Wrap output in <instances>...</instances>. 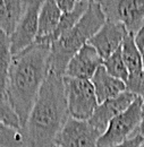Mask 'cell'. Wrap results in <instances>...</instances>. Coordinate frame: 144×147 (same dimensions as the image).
Returning a JSON list of instances; mask_svg holds the SVG:
<instances>
[{
	"label": "cell",
	"mask_w": 144,
	"mask_h": 147,
	"mask_svg": "<svg viewBox=\"0 0 144 147\" xmlns=\"http://www.w3.org/2000/svg\"><path fill=\"white\" fill-rule=\"evenodd\" d=\"M50 48L51 43L36 40L32 45L12 58L6 97L17 114L20 130L49 73Z\"/></svg>",
	"instance_id": "1"
},
{
	"label": "cell",
	"mask_w": 144,
	"mask_h": 147,
	"mask_svg": "<svg viewBox=\"0 0 144 147\" xmlns=\"http://www.w3.org/2000/svg\"><path fill=\"white\" fill-rule=\"evenodd\" d=\"M64 76L49 70L22 128L23 147H54V140L69 118Z\"/></svg>",
	"instance_id": "2"
},
{
	"label": "cell",
	"mask_w": 144,
	"mask_h": 147,
	"mask_svg": "<svg viewBox=\"0 0 144 147\" xmlns=\"http://www.w3.org/2000/svg\"><path fill=\"white\" fill-rule=\"evenodd\" d=\"M106 16L99 1H90L79 22L67 33L51 43L49 70L64 76L66 68L76 55L106 23Z\"/></svg>",
	"instance_id": "3"
},
{
	"label": "cell",
	"mask_w": 144,
	"mask_h": 147,
	"mask_svg": "<svg viewBox=\"0 0 144 147\" xmlns=\"http://www.w3.org/2000/svg\"><path fill=\"white\" fill-rule=\"evenodd\" d=\"M143 118V100L136 97L126 110L110 121L107 130L98 140V147L117 146L136 136Z\"/></svg>",
	"instance_id": "4"
},
{
	"label": "cell",
	"mask_w": 144,
	"mask_h": 147,
	"mask_svg": "<svg viewBox=\"0 0 144 147\" xmlns=\"http://www.w3.org/2000/svg\"><path fill=\"white\" fill-rule=\"evenodd\" d=\"M64 87L69 117L89 121L98 107V100L91 80L64 76Z\"/></svg>",
	"instance_id": "5"
},
{
	"label": "cell",
	"mask_w": 144,
	"mask_h": 147,
	"mask_svg": "<svg viewBox=\"0 0 144 147\" xmlns=\"http://www.w3.org/2000/svg\"><path fill=\"white\" fill-rule=\"evenodd\" d=\"M109 22L122 24L128 33L135 35L144 25V0L99 1Z\"/></svg>",
	"instance_id": "6"
},
{
	"label": "cell",
	"mask_w": 144,
	"mask_h": 147,
	"mask_svg": "<svg viewBox=\"0 0 144 147\" xmlns=\"http://www.w3.org/2000/svg\"><path fill=\"white\" fill-rule=\"evenodd\" d=\"M43 1L27 0L26 9L18 23L16 30L9 36L12 55H16L32 45L37 36L39 27V13Z\"/></svg>",
	"instance_id": "7"
},
{
	"label": "cell",
	"mask_w": 144,
	"mask_h": 147,
	"mask_svg": "<svg viewBox=\"0 0 144 147\" xmlns=\"http://www.w3.org/2000/svg\"><path fill=\"white\" fill-rule=\"evenodd\" d=\"M101 134L89 121L68 118L58 134L54 147H98Z\"/></svg>",
	"instance_id": "8"
},
{
	"label": "cell",
	"mask_w": 144,
	"mask_h": 147,
	"mask_svg": "<svg viewBox=\"0 0 144 147\" xmlns=\"http://www.w3.org/2000/svg\"><path fill=\"white\" fill-rule=\"evenodd\" d=\"M136 96L129 92L122 93L119 96L108 100L103 103L98 104L95 110L93 112L91 119L89 120L92 127L96 129L101 135L108 128L110 121L126 110L127 108L135 101Z\"/></svg>",
	"instance_id": "9"
},
{
	"label": "cell",
	"mask_w": 144,
	"mask_h": 147,
	"mask_svg": "<svg viewBox=\"0 0 144 147\" xmlns=\"http://www.w3.org/2000/svg\"><path fill=\"white\" fill-rule=\"evenodd\" d=\"M127 33L126 28L122 24L106 20L99 32L95 33L89 41V44L96 50L103 60H106L118 49H120L123 40Z\"/></svg>",
	"instance_id": "10"
},
{
	"label": "cell",
	"mask_w": 144,
	"mask_h": 147,
	"mask_svg": "<svg viewBox=\"0 0 144 147\" xmlns=\"http://www.w3.org/2000/svg\"><path fill=\"white\" fill-rule=\"evenodd\" d=\"M102 65L103 59L99 55L96 50L88 43L72 58L64 76L91 80L95 71Z\"/></svg>",
	"instance_id": "11"
},
{
	"label": "cell",
	"mask_w": 144,
	"mask_h": 147,
	"mask_svg": "<svg viewBox=\"0 0 144 147\" xmlns=\"http://www.w3.org/2000/svg\"><path fill=\"white\" fill-rule=\"evenodd\" d=\"M94 87L98 103H103L108 100L119 96L122 93L126 92V84L112 76H110L103 66H101L91 79Z\"/></svg>",
	"instance_id": "12"
},
{
	"label": "cell",
	"mask_w": 144,
	"mask_h": 147,
	"mask_svg": "<svg viewBox=\"0 0 144 147\" xmlns=\"http://www.w3.org/2000/svg\"><path fill=\"white\" fill-rule=\"evenodd\" d=\"M60 17L61 13L57 6L56 0L43 1L39 13V27L36 40L51 43V36L59 24Z\"/></svg>",
	"instance_id": "13"
},
{
	"label": "cell",
	"mask_w": 144,
	"mask_h": 147,
	"mask_svg": "<svg viewBox=\"0 0 144 147\" xmlns=\"http://www.w3.org/2000/svg\"><path fill=\"white\" fill-rule=\"evenodd\" d=\"M26 9L24 0H0V30L10 36Z\"/></svg>",
	"instance_id": "14"
},
{
	"label": "cell",
	"mask_w": 144,
	"mask_h": 147,
	"mask_svg": "<svg viewBox=\"0 0 144 147\" xmlns=\"http://www.w3.org/2000/svg\"><path fill=\"white\" fill-rule=\"evenodd\" d=\"M120 50H122V55H123L124 62L126 65L129 74L143 70V60H142V57L137 50L133 34L127 33L126 36L123 40Z\"/></svg>",
	"instance_id": "15"
},
{
	"label": "cell",
	"mask_w": 144,
	"mask_h": 147,
	"mask_svg": "<svg viewBox=\"0 0 144 147\" xmlns=\"http://www.w3.org/2000/svg\"><path fill=\"white\" fill-rule=\"evenodd\" d=\"M89 2L90 1H77L75 8L72 11L66 13V14H61L59 24H58L54 33L51 36V43L54 40H57L58 37H60L65 33H67L69 30H72L73 27L79 22V19L82 18V16L84 15V13L86 11V9L89 7Z\"/></svg>",
	"instance_id": "16"
},
{
	"label": "cell",
	"mask_w": 144,
	"mask_h": 147,
	"mask_svg": "<svg viewBox=\"0 0 144 147\" xmlns=\"http://www.w3.org/2000/svg\"><path fill=\"white\" fill-rule=\"evenodd\" d=\"M10 38L0 30V97H6L8 74L12 63Z\"/></svg>",
	"instance_id": "17"
},
{
	"label": "cell",
	"mask_w": 144,
	"mask_h": 147,
	"mask_svg": "<svg viewBox=\"0 0 144 147\" xmlns=\"http://www.w3.org/2000/svg\"><path fill=\"white\" fill-rule=\"evenodd\" d=\"M102 66L105 67V69L107 70V73L110 76L126 83V80L128 79V76H129V71H128L126 65L124 62L120 49H118L115 53H112L109 58L103 60Z\"/></svg>",
	"instance_id": "18"
},
{
	"label": "cell",
	"mask_w": 144,
	"mask_h": 147,
	"mask_svg": "<svg viewBox=\"0 0 144 147\" xmlns=\"http://www.w3.org/2000/svg\"><path fill=\"white\" fill-rule=\"evenodd\" d=\"M0 147H23L20 130L0 122Z\"/></svg>",
	"instance_id": "19"
},
{
	"label": "cell",
	"mask_w": 144,
	"mask_h": 147,
	"mask_svg": "<svg viewBox=\"0 0 144 147\" xmlns=\"http://www.w3.org/2000/svg\"><path fill=\"white\" fill-rule=\"evenodd\" d=\"M0 122L12 128L20 130V122L17 114L13 110L7 97H0Z\"/></svg>",
	"instance_id": "20"
},
{
	"label": "cell",
	"mask_w": 144,
	"mask_h": 147,
	"mask_svg": "<svg viewBox=\"0 0 144 147\" xmlns=\"http://www.w3.org/2000/svg\"><path fill=\"white\" fill-rule=\"evenodd\" d=\"M126 91L134 94L136 97L144 100V69L129 74L126 80Z\"/></svg>",
	"instance_id": "21"
},
{
	"label": "cell",
	"mask_w": 144,
	"mask_h": 147,
	"mask_svg": "<svg viewBox=\"0 0 144 147\" xmlns=\"http://www.w3.org/2000/svg\"><path fill=\"white\" fill-rule=\"evenodd\" d=\"M56 2H57V6H58L60 13L66 14V13L72 11L75 8L77 1H75V0H56Z\"/></svg>",
	"instance_id": "22"
},
{
	"label": "cell",
	"mask_w": 144,
	"mask_h": 147,
	"mask_svg": "<svg viewBox=\"0 0 144 147\" xmlns=\"http://www.w3.org/2000/svg\"><path fill=\"white\" fill-rule=\"evenodd\" d=\"M134 41H135V44L137 47V50H139L140 55L142 57L144 66V26L134 35Z\"/></svg>",
	"instance_id": "23"
},
{
	"label": "cell",
	"mask_w": 144,
	"mask_h": 147,
	"mask_svg": "<svg viewBox=\"0 0 144 147\" xmlns=\"http://www.w3.org/2000/svg\"><path fill=\"white\" fill-rule=\"evenodd\" d=\"M142 140H143V137L140 136V135H136V136L129 138L126 142H124L123 144H119L117 146H112V147H139V145L142 143Z\"/></svg>",
	"instance_id": "24"
},
{
	"label": "cell",
	"mask_w": 144,
	"mask_h": 147,
	"mask_svg": "<svg viewBox=\"0 0 144 147\" xmlns=\"http://www.w3.org/2000/svg\"><path fill=\"white\" fill-rule=\"evenodd\" d=\"M136 135H140V136L144 137V118L142 119V122H141L140 127H139V129H137V132H136Z\"/></svg>",
	"instance_id": "25"
},
{
	"label": "cell",
	"mask_w": 144,
	"mask_h": 147,
	"mask_svg": "<svg viewBox=\"0 0 144 147\" xmlns=\"http://www.w3.org/2000/svg\"><path fill=\"white\" fill-rule=\"evenodd\" d=\"M139 147H144V137H143V140H142V143L139 145Z\"/></svg>",
	"instance_id": "26"
},
{
	"label": "cell",
	"mask_w": 144,
	"mask_h": 147,
	"mask_svg": "<svg viewBox=\"0 0 144 147\" xmlns=\"http://www.w3.org/2000/svg\"><path fill=\"white\" fill-rule=\"evenodd\" d=\"M143 113H144V100H143Z\"/></svg>",
	"instance_id": "27"
}]
</instances>
